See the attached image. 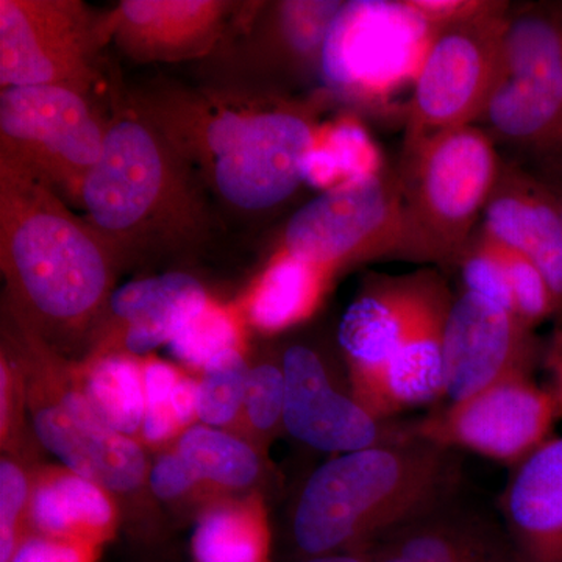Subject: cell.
I'll list each match as a JSON object with an SVG mask.
<instances>
[{
    "mask_svg": "<svg viewBox=\"0 0 562 562\" xmlns=\"http://www.w3.org/2000/svg\"><path fill=\"white\" fill-rule=\"evenodd\" d=\"M432 277V272L382 277L344 313L339 342L349 362L353 395L368 412L384 371L412 330Z\"/></svg>",
    "mask_w": 562,
    "mask_h": 562,
    "instance_id": "obj_16",
    "label": "cell"
},
{
    "mask_svg": "<svg viewBox=\"0 0 562 562\" xmlns=\"http://www.w3.org/2000/svg\"><path fill=\"white\" fill-rule=\"evenodd\" d=\"M368 549L369 562H409L394 547L384 541L373 542Z\"/></svg>",
    "mask_w": 562,
    "mask_h": 562,
    "instance_id": "obj_44",
    "label": "cell"
},
{
    "mask_svg": "<svg viewBox=\"0 0 562 562\" xmlns=\"http://www.w3.org/2000/svg\"><path fill=\"white\" fill-rule=\"evenodd\" d=\"M83 395L109 427L132 436L143 427V369L127 357H106L88 372Z\"/></svg>",
    "mask_w": 562,
    "mask_h": 562,
    "instance_id": "obj_25",
    "label": "cell"
},
{
    "mask_svg": "<svg viewBox=\"0 0 562 562\" xmlns=\"http://www.w3.org/2000/svg\"><path fill=\"white\" fill-rule=\"evenodd\" d=\"M94 24L79 2H0V83L63 87L87 94L94 81Z\"/></svg>",
    "mask_w": 562,
    "mask_h": 562,
    "instance_id": "obj_12",
    "label": "cell"
},
{
    "mask_svg": "<svg viewBox=\"0 0 562 562\" xmlns=\"http://www.w3.org/2000/svg\"><path fill=\"white\" fill-rule=\"evenodd\" d=\"M508 3L439 29L414 83L405 147L482 120L501 74Z\"/></svg>",
    "mask_w": 562,
    "mask_h": 562,
    "instance_id": "obj_8",
    "label": "cell"
},
{
    "mask_svg": "<svg viewBox=\"0 0 562 562\" xmlns=\"http://www.w3.org/2000/svg\"><path fill=\"white\" fill-rule=\"evenodd\" d=\"M105 238L74 216L49 184L2 165L0 257L33 312L72 324L90 316L110 283Z\"/></svg>",
    "mask_w": 562,
    "mask_h": 562,
    "instance_id": "obj_2",
    "label": "cell"
},
{
    "mask_svg": "<svg viewBox=\"0 0 562 562\" xmlns=\"http://www.w3.org/2000/svg\"><path fill=\"white\" fill-rule=\"evenodd\" d=\"M283 424L299 441L328 453H350L403 438L401 425L376 419L353 394L333 386L319 355L294 346L283 358Z\"/></svg>",
    "mask_w": 562,
    "mask_h": 562,
    "instance_id": "obj_13",
    "label": "cell"
},
{
    "mask_svg": "<svg viewBox=\"0 0 562 562\" xmlns=\"http://www.w3.org/2000/svg\"><path fill=\"white\" fill-rule=\"evenodd\" d=\"M150 487L160 498H176L199 482L179 453L166 454L154 465L150 472Z\"/></svg>",
    "mask_w": 562,
    "mask_h": 562,
    "instance_id": "obj_39",
    "label": "cell"
},
{
    "mask_svg": "<svg viewBox=\"0 0 562 562\" xmlns=\"http://www.w3.org/2000/svg\"><path fill=\"white\" fill-rule=\"evenodd\" d=\"M484 235L538 266L562 310V221L553 192L519 172H501L484 209Z\"/></svg>",
    "mask_w": 562,
    "mask_h": 562,
    "instance_id": "obj_17",
    "label": "cell"
},
{
    "mask_svg": "<svg viewBox=\"0 0 562 562\" xmlns=\"http://www.w3.org/2000/svg\"><path fill=\"white\" fill-rule=\"evenodd\" d=\"M562 416L549 387L539 386L531 373H514L475 392L449 402L419 420L401 425L405 438L435 443L447 450H465L519 465L543 442Z\"/></svg>",
    "mask_w": 562,
    "mask_h": 562,
    "instance_id": "obj_10",
    "label": "cell"
},
{
    "mask_svg": "<svg viewBox=\"0 0 562 562\" xmlns=\"http://www.w3.org/2000/svg\"><path fill=\"white\" fill-rule=\"evenodd\" d=\"M497 151L480 128H452L405 147L401 176L406 258L460 261L501 179Z\"/></svg>",
    "mask_w": 562,
    "mask_h": 562,
    "instance_id": "obj_4",
    "label": "cell"
},
{
    "mask_svg": "<svg viewBox=\"0 0 562 562\" xmlns=\"http://www.w3.org/2000/svg\"><path fill=\"white\" fill-rule=\"evenodd\" d=\"M29 522L36 535L102 547L116 528L106 490L69 469L49 471L31 486Z\"/></svg>",
    "mask_w": 562,
    "mask_h": 562,
    "instance_id": "obj_21",
    "label": "cell"
},
{
    "mask_svg": "<svg viewBox=\"0 0 562 562\" xmlns=\"http://www.w3.org/2000/svg\"><path fill=\"white\" fill-rule=\"evenodd\" d=\"M171 402L180 428L187 427L194 417H199V383L187 379V376H180L179 383L172 392Z\"/></svg>",
    "mask_w": 562,
    "mask_h": 562,
    "instance_id": "obj_41",
    "label": "cell"
},
{
    "mask_svg": "<svg viewBox=\"0 0 562 562\" xmlns=\"http://www.w3.org/2000/svg\"><path fill=\"white\" fill-rule=\"evenodd\" d=\"M231 3L211 0H128L111 31L132 57L179 60L209 50L220 38Z\"/></svg>",
    "mask_w": 562,
    "mask_h": 562,
    "instance_id": "obj_19",
    "label": "cell"
},
{
    "mask_svg": "<svg viewBox=\"0 0 562 562\" xmlns=\"http://www.w3.org/2000/svg\"><path fill=\"white\" fill-rule=\"evenodd\" d=\"M535 358L531 330L464 291L450 305L443 330V398L462 401L514 373H531Z\"/></svg>",
    "mask_w": 562,
    "mask_h": 562,
    "instance_id": "obj_14",
    "label": "cell"
},
{
    "mask_svg": "<svg viewBox=\"0 0 562 562\" xmlns=\"http://www.w3.org/2000/svg\"><path fill=\"white\" fill-rule=\"evenodd\" d=\"M105 128L83 94L63 87H11L0 94L2 165L80 199L101 158Z\"/></svg>",
    "mask_w": 562,
    "mask_h": 562,
    "instance_id": "obj_7",
    "label": "cell"
},
{
    "mask_svg": "<svg viewBox=\"0 0 562 562\" xmlns=\"http://www.w3.org/2000/svg\"><path fill=\"white\" fill-rule=\"evenodd\" d=\"M250 369L238 350H228L203 369L198 416L210 427L228 424L246 403Z\"/></svg>",
    "mask_w": 562,
    "mask_h": 562,
    "instance_id": "obj_29",
    "label": "cell"
},
{
    "mask_svg": "<svg viewBox=\"0 0 562 562\" xmlns=\"http://www.w3.org/2000/svg\"><path fill=\"white\" fill-rule=\"evenodd\" d=\"M192 554L198 562H271V530L260 503L206 513L192 535Z\"/></svg>",
    "mask_w": 562,
    "mask_h": 562,
    "instance_id": "obj_24",
    "label": "cell"
},
{
    "mask_svg": "<svg viewBox=\"0 0 562 562\" xmlns=\"http://www.w3.org/2000/svg\"><path fill=\"white\" fill-rule=\"evenodd\" d=\"M333 271L288 251L269 266L250 299V321L265 331H280L305 321L319 305Z\"/></svg>",
    "mask_w": 562,
    "mask_h": 562,
    "instance_id": "obj_23",
    "label": "cell"
},
{
    "mask_svg": "<svg viewBox=\"0 0 562 562\" xmlns=\"http://www.w3.org/2000/svg\"><path fill=\"white\" fill-rule=\"evenodd\" d=\"M464 291L501 306L514 316L512 290L501 254L490 236L480 233L460 258ZM516 317V316H514Z\"/></svg>",
    "mask_w": 562,
    "mask_h": 562,
    "instance_id": "obj_33",
    "label": "cell"
},
{
    "mask_svg": "<svg viewBox=\"0 0 562 562\" xmlns=\"http://www.w3.org/2000/svg\"><path fill=\"white\" fill-rule=\"evenodd\" d=\"M180 376L166 362L150 361L143 366L146 409L140 428L144 438L149 442L166 441L180 428L171 402L172 392Z\"/></svg>",
    "mask_w": 562,
    "mask_h": 562,
    "instance_id": "obj_34",
    "label": "cell"
},
{
    "mask_svg": "<svg viewBox=\"0 0 562 562\" xmlns=\"http://www.w3.org/2000/svg\"><path fill=\"white\" fill-rule=\"evenodd\" d=\"M303 181L316 190L330 191L344 184L342 172L339 169L335 155L328 149L327 144L317 135L314 138L312 149L303 158Z\"/></svg>",
    "mask_w": 562,
    "mask_h": 562,
    "instance_id": "obj_40",
    "label": "cell"
},
{
    "mask_svg": "<svg viewBox=\"0 0 562 562\" xmlns=\"http://www.w3.org/2000/svg\"><path fill=\"white\" fill-rule=\"evenodd\" d=\"M547 371L550 373L549 390L560 403L562 409V330L554 336L546 355Z\"/></svg>",
    "mask_w": 562,
    "mask_h": 562,
    "instance_id": "obj_43",
    "label": "cell"
},
{
    "mask_svg": "<svg viewBox=\"0 0 562 562\" xmlns=\"http://www.w3.org/2000/svg\"><path fill=\"white\" fill-rule=\"evenodd\" d=\"M171 122L158 125L177 154L201 162L214 190L236 209L262 211L290 199L303 183V158L316 128L291 106L177 103Z\"/></svg>",
    "mask_w": 562,
    "mask_h": 562,
    "instance_id": "obj_3",
    "label": "cell"
},
{
    "mask_svg": "<svg viewBox=\"0 0 562 562\" xmlns=\"http://www.w3.org/2000/svg\"><path fill=\"white\" fill-rule=\"evenodd\" d=\"M33 427L66 469L103 490L133 491L146 479L147 462L138 443L109 427L81 391H63L57 401L41 405Z\"/></svg>",
    "mask_w": 562,
    "mask_h": 562,
    "instance_id": "obj_15",
    "label": "cell"
},
{
    "mask_svg": "<svg viewBox=\"0 0 562 562\" xmlns=\"http://www.w3.org/2000/svg\"><path fill=\"white\" fill-rule=\"evenodd\" d=\"M177 453L190 465L199 482L244 487L257 479L260 461L247 443L211 427L184 431Z\"/></svg>",
    "mask_w": 562,
    "mask_h": 562,
    "instance_id": "obj_27",
    "label": "cell"
},
{
    "mask_svg": "<svg viewBox=\"0 0 562 562\" xmlns=\"http://www.w3.org/2000/svg\"><path fill=\"white\" fill-rule=\"evenodd\" d=\"M335 155L344 183L373 179L383 173V157L371 133L353 116H342L317 131Z\"/></svg>",
    "mask_w": 562,
    "mask_h": 562,
    "instance_id": "obj_31",
    "label": "cell"
},
{
    "mask_svg": "<svg viewBox=\"0 0 562 562\" xmlns=\"http://www.w3.org/2000/svg\"><path fill=\"white\" fill-rule=\"evenodd\" d=\"M409 3L439 31L482 14L494 5V0H409Z\"/></svg>",
    "mask_w": 562,
    "mask_h": 562,
    "instance_id": "obj_38",
    "label": "cell"
},
{
    "mask_svg": "<svg viewBox=\"0 0 562 562\" xmlns=\"http://www.w3.org/2000/svg\"><path fill=\"white\" fill-rule=\"evenodd\" d=\"M302 562H369V554L368 549L350 550V552L316 554Z\"/></svg>",
    "mask_w": 562,
    "mask_h": 562,
    "instance_id": "obj_45",
    "label": "cell"
},
{
    "mask_svg": "<svg viewBox=\"0 0 562 562\" xmlns=\"http://www.w3.org/2000/svg\"><path fill=\"white\" fill-rule=\"evenodd\" d=\"M180 155L150 120L122 116L105 127L101 158L80 190L95 228L109 243L132 244L157 231L181 190Z\"/></svg>",
    "mask_w": 562,
    "mask_h": 562,
    "instance_id": "obj_6",
    "label": "cell"
},
{
    "mask_svg": "<svg viewBox=\"0 0 562 562\" xmlns=\"http://www.w3.org/2000/svg\"><path fill=\"white\" fill-rule=\"evenodd\" d=\"M238 328L231 314L206 303L169 342L179 360L194 368H206L214 358L228 350H238Z\"/></svg>",
    "mask_w": 562,
    "mask_h": 562,
    "instance_id": "obj_30",
    "label": "cell"
},
{
    "mask_svg": "<svg viewBox=\"0 0 562 562\" xmlns=\"http://www.w3.org/2000/svg\"><path fill=\"white\" fill-rule=\"evenodd\" d=\"M553 195H554V199H557L558 210H560L561 221H562V194L558 195V194H554V192H553Z\"/></svg>",
    "mask_w": 562,
    "mask_h": 562,
    "instance_id": "obj_46",
    "label": "cell"
},
{
    "mask_svg": "<svg viewBox=\"0 0 562 562\" xmlns=\"http://www.w3.org/2000/svg\"><path fill=\"white\" fill-rule=\"evenodd\" d=\"M457 483L452 450L419 439L338 454L302 492L295 542L306 557L366 549L439 512Z\"/></svg>",
    "mask_w": 562,
    "mask_h": 562,
    "instance_id": "obj_1",
    "label": "cell"
},
{
    "mask_svg": "<svg viewBox=\"0 0 562 562\" xmlns=\"http://www.w3.org/2000/svg\"><path fill=\"white\" fill-rule=\"evenodd\" d=\"M284 384L283 369L272 364H261L250 369L246 392V412L250 424L260 431H271L283 422Z\"/></svg>",
    "mask_w": 562,
    "mask_h": 562,
    "instance_id": "obj_36",
    "label": "cell"
},
{
    "mask_svg": "<svg viewBox=\"0 0 562 562\" xmlns=\"http://www.w3.org/2000/svg\"><path fill=\"white\" fill-rule=\"evenodd\" d=\"M110 303L113 313L127 324L125 346L132 353L143 355L171 342L209 297L198 280L172 272L124 284Z\"/></svg>",
    "mask_w": 562,
    "mask_h": 562,
    "instance_id": "obj_22",
    "label": "cell"
},
{
    "mask_svg": "<svg viewBox=\"0 0 562 562\" xmlns=\"http://www.w3.org/2000/svg\"><path fill=\"white\" fill-rule=\"evenodd\" d=\"M482 120L532 149L562 146V18L549 9L509 16L501 74Z\"/></svg>",
    "mask_w": 562,
    "mask_h": 562,
    "instance_id": "obj_9",
    "label": "cell"
},
{
    "mask_svg": "<svg viewBox=\"0 0 562 562\" xmlns=\"http://www.w3.org/2000/svg\"><path fill=\"white\" fill-rule=\"evenodd\" d=\"M494 244L501 254L503 265H505L506 276H508L514 316L524 327L532 330L547 317L558 313L553 292L535 262L501 243L494 241Z\"/></svg>",
    "mask_w": 562,
    "mask_h": 562,
    "instance_id": "obj_32",
    "label": "cell"
},
{
    "mask_svg": "<svg viewBox=\"0 0 562 562\" xmlns=\"http://www.w3.org/2000/svg\"><path fill=\"white\" fill-rule=\"evenodd\" d=\"M516 468L502 501L506 538L520 562H562V438Z\"/></svg>",
    "mask_w": 562,
    "mask_h": 562,
    "instance_id": "obj_18",
    "label": "cell"
},
{
    "mask_svg": "<svg viewBox=\"0 0 562 562\" xmlns=\"http://www.w3.org/2000/svg\"><path fill=\"white\" fill-rule=\"evenodd\" d=\"M31 484L11 461L0 464V562H10L24 535L21 517L27 508Z\"/></svg>",
    "mask_w": 562,
    "mask_h": 562,
    "instance_id": "obj_35",
    "label": "cell"
},
{
    "mask_svg": "<svg viewBox=\"0 0 562 562\" xmlns=\"http://www.w3.org/2000/svg\"><path fill=\"white\" fill-rule=\"evenodd\" d=\"M436 33L409 0L344 2L322 52V77L349 101L382 105L414 88Z\"/></svg>",
    "mask_w": 562,
    "mask_h": 562,
    "instance_id": "obj_5",
    "label": "cell"
},
{
    "mask_svg": "<svg viewBox=\"0 0 562 562\" xmlns=\"http://www.w3.org/2000/svg\"><path fill=\"white\" fill-rule=\"evenodd\" d=\"M283 250L333 272L350 261L405 257L401 177L383 172L325 191L291 217Z\"/></svg>",
    "mask_w": 562,
    "mask_h": 562,
    "instance_id": "obj_11",
    "label": "cell"
},
{
    "mask_svg": "<svg viewBox=\"0 0 562 562\" xmlns=\"http://www.w3.org/2000/svg\"><path fill=\"white\" fill-rule=\"evenodd\" d=\"M439 512L380 539L409 562H464L490 528L471 520L446 519Z\"/></svg>",
    "mask_w": 562,
    "mask_h": 562,
    "instance_id": "obj_28",
    "label": "cell"
},
{
    "mask_svg": "<svg viewBox=\"0 0 562 562\" xmlns=\"http://www.w3.org/2000/svg\"><path fill=\"white\" fill-rule=\"evenodd\" d=\"M101 547L50 536L25 535L10 562H99Z\"/></svg>",
    "mask_w": 562,
    "mask_h": 562,
    "instance_id": "obj_37",
    "label": "cell"
},
{
    "mask_svg": "<svg viewBox=\"0 0 562 562\" xmlns=\"http://www.w3.org/2000/svg\"><path fill=\"white\" fill-rule=\"evenodd\" d=\"M450 305L449 291L435 273L412 330L384 371L369 405L376 419L386 420L403 409L446 397L443 330Z\"/></svg>",
    "mask_w": 562,
    "mask_h": 562,
    "instance_id": "obj_20",
    "label": "cell"
},
{
    "mask_svg": "<svg viewBox=\"0 0 562 562\" xmlns=\"http://www.w3.org/2000/svg\"><path fill=\"white\" fill-rule=\"evenodd\" d=\"M464 562H520L508 538L490 531Z\"/></svg>",
    "mask_w": 562,
    "mask_h": 562,
    "instance_id": "obj_42",
    "label": "cell"
},
{
    "mask_svg": "<svg viewBox=\"0 0 562 562\" xmlns=\"http://www.w3.org/2000/svg\"><path fill=\"white\" fill-rule=\"evenodd\" d=\"M342 3L330 0H291L279 3L272 18V27L280 58L297 70H321L325 41Z\"/></svg>",
    "mask_w": 562,
    "mask_h": 562,
    "instance_id": "obj_26",
    "label": "cell"
}]
</instances>
